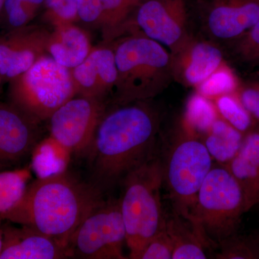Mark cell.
<instances>
[{
	"mask_svg": "<svg viewBox=\"0 0 259 259\" xmlns=\"http://www.w3.org/2000/svg\"><path fill=\"white\" fill-rule=\"evenodd\" d=\"M0 259L67 258L66 248L28 226H5Z\"/></svg>",
	"mask_w": 259,
	"mask_h": 259,
	"instance_id": "obj_16",
	"label": "cell"
},
{
	"mask_svg": "<svg viewBox=\"0 0 259 259\" xmlns=\"http://www.w3.org/2000/svg\"><path fill=\"white\" fill-rule=\"evenodd\" d=\"M125 227L120 199H104L75 230L66 252L68 258L125 259Z\"/></svg>",
	"mask_w": 259,
	"mask_h": 259,
	"instance_id": "obj_8",
	"label": "cell"
},
{
	"mask_svg": "<svg viewBox=\"0 0 259 259\" xmlns=\"http://www.w3.org/2000/svg\"><path fill=\"white\" fill-rule=\"evenodd\" d=\"M136 8L128 0H102V14L98 28L105 44L115 41L125 31L130 17Z\"/></svg>",
	"mask_w": 259,
	"mask_h": 259,
	"instance_id": "obj_21",
	"label": "cell"
},
{
	"mask_svg": "<svg viewBox=\"0 0 259 259\" xmlns=\"http://www.w3.org/2000/svg\"><path fill=\"white\" fill-rule=\"evenodd\" d=\"M128 1L131 3V4L134 5V7L137 8V7L139 6V5L141 4L144 0H128Z\"/></svg>",
	"mask_w": 259,
	"mask_h": 259,
	"instance_id": "obj_34",
	"label": "cell"
},
{
	"mask_svg": "<svg viewBox=\"0 0 259 259\" xmlns=\"http://www.w3.org/2000/svg\"><path fill=\"white\" fill-rule=\"evenodd\" d=\"M44 3L45 0H5L0 23L6 31L29 25Z\"/></svg>",
	"mask_w": 259,
	"mask_h": 259,
	"instance_id": "obj_24",
	"label": "cell"
},
{
	"mask_svg": "<svg viewBox=\"0 0 259 259\" xmlns=\"http://www.w3.org/2000/svg\"><path fill=\"white\" fill-rule=\"evenodd\" d=\"M120 205L126 231L129 258L136 259L143 248L166 225L162 207L163 177L157 152L127 174L121 182Z\"/></svg>",
	"mask_w": 259,
	"mask_h": 259,
	"instance_id": "obj_4",
	"label": "cell"
},
{
	"mask_svg": "<svg viewBox=\"0 0 259 259\" xmlns=\"http://www.w3.org/2000/svg\"><path fill=\"white\" fill-rule=\"evenodd\" d=\"M47 49L56 62L71 69L84 61L93 47L84 30L74 23H66L54 27Z\"/></svg>",
	"mask_w": 259,
	"mask_h": 259,
	"instance_id": "obj_18",
	"label": "cell"
},
{
	"mask_svg": "<svg viewBox=\"0 0 259 259\" xmlns=\"http://www.w3.org/2000/svg\"><path fill=\"white\" fill-rule=\"evenodd\" d=\"M2 220H3V219H2V218H1V217H0V223H2Z\"/></svg>",
	"mask_w": 259,
	"mask_h": 259,
	"instance_id": "obj_37",
	"label": "cell"
},
{
	"mask_svg": "<svg viewBox=\"0 0 259 259\" xmlns=\"http://www.w3.org/2000/svg\"><path fill=\"white\" fill-rule=\"evenodd\" d=\"M1 169H3V167L0 166V170H1Z\"/></svg>",
	"mask_w": 259,
	"mask_h": 259,
	"instance_id": "obj_38",
	"label": "cell"
},
{
	"mask_svg": "<svg viewBox=\"0 0 259 259\" xmlns=\"http://www.w3.org/2000/svg\"><path fill=\"white\" fill-rule=\"evenodd\" d=\"M3 80H2L1 76H0V95H1L2 85H3Z\"/></svg>",
	"mask_w": 259,
	"mask_h": 259,
	"instance_id": "obj_36",
	"label": "cell"
},
{
	"mask_svg": "<svg viewBox=\"0 0 259 259\" xmlns=\"http://www.w3.org/2000/svg\"><path fill=\"white\" fill-rule=\"evenodd\" d=\"M134 25L146 37L175 54L192 37L185 0H144L135 10Z\"/></svg>",
	"mask_w": 259,
	"mask_h": 259,
	"instance_id": "obj_10",
	"label": "cell"
},
{
	"mask_svg": "<svg viewBox=\"0 0 259 259\" xmlns=\"http://www.w3.org/2000/svg\"><path fill=\"white\" fill-rule=\"evenodd\" d=\"M161 113L150 100L107 107L88 148L91 181L105 194L157 152Z\"/></svg>",
	"mask_w": 259,
	"mask_h": 259,
	"instance_id": "obj_1",
	"label": "cell"
},
{
	"mask_svg": "<svg viewBox=\"0 0 259 259\" xmlns=\"http://www.w3.org/2000/svg\"><path fill=\"white\" fill-rule=\"evenodd\" d=\"M259 19V0H212L206 10L204 25L215 38L234 40Z\"/></svg>",
	"mask_w": 259,
	"mask_h": 259,
	"instance_id": "obj_14",
	"label": "cell"
},
{
	"mask_svg": "<svg viewBox=\"0 0 259 259\" xmlns=\"http://www.w3.org/2000/svg\"><path fill=\"white\" fill-rule=\"evenodd\" d=\"M217 259H258L259 241L252 237L230 236L218 243Z\"/></svg>",
	"mask_w": 259,
	"mask_h": 259,
	"instance_id": "obj_28",
	"label": "cell"
},
{
	"mask_svg": "<svg viewBox=\"0 0 259 259\" xmlns=\"http://www.w3.org/2000/svg\"><path fill=\"white\" fill-rule=\"evenodd\" d=\"M5 0H0V20H1L2 14H3V8H4Z\"/></svg>",
	"mask_w": 259,
	"mask_h": 259,
	"instance_id": "obj_35",
	"label": "cell"
},
{
	"mask_svg": "<svg viewBox=\"0 0 259 259\" xmlns=\"http://www.w3.org/2000/svg\"><path fill=\"white\" fill-rule=\"evenodd\" d=\"M166 229L173 243L172 259L207 258V250L214 248L198 226L174 211L166 218Z\"/></svg>",
	"mask_w": 259,
	"mask_h": 259,
	"instance_id": "obj_19",
	"label": "cell"
},
{
	"mask_svg": "<svg viewBox=\"0 0 259 259\" xmlns=\"http://www.w3.org/2000/svg\"><path fill=\"white\" fill-rule=\"evenodd\" d=\"M44 7L46 18L54 27L79 20V0H45Z\"/></svg>",
	"mask_w": 259,
	"mask_h": 259,
	"instance_id": "obj_29",
	"label": "cell"
},
{
	"mask_svg": "<svg viewBox=\"0 0 259 259\" xmlns=\"http://www.w3.org/2000/svg\"><path fill=\"white\" fill-rule=\"evenodd\" d=\"M244 136L221 117L214 121L201 140L213 160L226 165L239 151Z\"/></svg>",
	"mask_w": 259,
	"mask_h": 259,
	"instance_id": "obj_20",
	"label": "cell"
},
{
	"mask_svg": "<svg viewBox=\"0 0 259 259\" xmlns=\"http://www.w3.org/2000/svg\"><path fill=\"white\" fill-rule=\"evenodd\" d=\"M225 166L241 186L248 212L259 204V123L245 134L239 151Z\"/></svg>",
	"mask_w": 259,
	"mask_h": 259,
	"instance_id": "obj_17",
	"label": "cell"
},
{
	"mask_svg": "<svg viewBox=\"0 0 259 259\" xmlns=\"http://www.w3.org/2000/svg\"><path fill=\"white\" fill-rule=\"evenodd\" d=\"M163 146L161 160L163 185L174 212L190 220L197 194L211 168L213 158L202 140L182 122Z\"/></svg>",
	"mask_w": 259,
	"mask_h": 259,
	"instance_id": "obj_5",
	"label": "cell"
},
{
	"mask_svg": "<svg viewBox=\"0 0 259 259\" xmlns=\"http://www.w3.org/2000/svg\"><path fill=\"white\" fill-rule=\"evenodd\" d=\"M238 78L231 68L223 63L209 77L197 87V93L210 99L235 94L239 88Z\"/></svg>",
	"mask_w": 259,
	"mask_h": 259,
	"instance_id": "obj_26",
	"label": "cell"
},
{
	"mask_svg": "<svg viewBox=\"0 0 259 259\" xmlns=\"http://www.w3.org/2000/svg\"><path fill=\"white\" fill-rule=\"evenodd\" d=\"M76 96L108 102L117 82L115 53L110 44L93 48L83 62L71 69Z\"/></svg>",
	"mask_w": 259,
	"mask_h": 259,
	"instance_id": "obj_13",
	"label": "cell"
},
{
	"mask_svg": "<svg viewBox=\"0 0 259 259\" xmlns=\"http://www.w3.org/2000/svg\"><path fill=\"white\" fill-rule=\"evenodd\" d=\"M245 212L241 186L225 165H213L199 189L189 221L217 248L220 242L236 234Z\"/></svg>",
	"mask_w": 259,
	"mask_h": 259,
	"instance_id": "obj_6",
	"label": "cell"
},
{
	"mask_svg": "<svg viewBox=\"0 0 259 259\" xmlns=\"http://www.w3.org/2000/svg\"><path fill=\"white\" fill-rule=\"evenodd\" d=\"M232 41L231 54L237 62L248 68L259 66V19L248 31Z\"/></svg>",
	"mask_w": 259,
	"mask_h": 259,
	"instance_id": "obj_27",
	"label": "cell"
},
{
	"mask_svg": "<svg viewBox=\"0 0 259 259\" xmlns=\"http://www.w3.org/2000/svg\"><path fill=\"white\" fill-rule=\"evenodd\" d=\"M51 31L44 25H27L0 34V76L9 83L47 54Z\"/></svg>",
	"mask_w": 259,
	"mask_h": 259,
	"instance_id": "obj_11",
	"label": "cell"
},
{
	"mask_svg": "<svg viewBox=\"0 0 259 259\" xmlns=\"http://www.w3.org/2000/svg\"><path fill=\"white\" fill-rule=\"evenodd\" d=\"M108 102L75 96L49 117L50 140L69 153H86Z\"/></svg>",
	"mask_w": 259,
	"mask_h": 259,
	"instance_id": "obj_9",
	"label": "cell"
},
{
	"mask_svg": "<svg viewBox=\"0 0 259 259\" xmlns=\"http://www.w3.org/2000/svg\"><path fill=\"white\" fill-rule=\"evenodd\" d=\"M40 123L10 102H0V166L18 163L35 151L42 137Z\"/></svg>",
	"mask_w": 259,
	"mask_h": 259,
	"instance_id": "obj_12",
	"label": "cell"
},
{
	"mask_svg": "<svg viewBox=\"0 0 259 259\" xmlns=\"http://www.w3.org/2000/svg\"><path fill=\"white\" fill-rule=\"evenodd\" d=\"M173 243L167 233L166 225L146 243L136 259H172Z\"/></svg>",
	"mask_w": 259,
	"mask_h": 259,
	"instance_id": "obj_30",
	"label": "cell"
},
{
	"mask_svg": "<svg viewBox=\"0 0 259 259\" xmlns=\"http://www.w3.org/2000/svg\"><path fill=\"white\" fill-rule=\"evenodd\" d=\"M110 42L117 77L111 105L153 100L173 81V59L166 48L144 34Z\"/></svg>",
	"mask_w": 259,
	"mask_h": 259,
	"instance_id": "obj_3",
	"label": "cell"
},
{
	"mask_svg": "<svg viewBox=\"0 0 259 259\" xmlns=\"http://www.w3.org/2000/svg\"><path fill=\"white\" fill-rule=\"evenodd\" d=\"M237 97L256 123H259V85L256 81L240 86Z\"/></svg>",
	"mask_w": 259,
	"mask_h": 259,
	"instance_id": "obj_31",
	"label": "cell"
},
{
	"mask_svg": "<svg viewBox=\"0 0 259 259\" xmlns=\"http://www.w3.org/2000/svg\"><path fill=\"white\" fill-rule=\"evenodd\" d=\"M29 179L28 169L0 172V217L20 200L26 190Z\"/></svg>",
	"mask_w": 259,
	"mask_h": 259,
	"instance_id": "obj_23",
	"label": "cell"
},
{
	"mask_svg": "<svg viewBox=\"0 0 259 259\" xmlns=\"http://www.w3.org/2000/svg\"><path fill=\"white\" fill-rule=\"evenodd\" d=\"M8 83V102L40 122L76 96L71 69L49 54Z\"/></svg>",
	"mask_w": 259,
	"mask_h": 259,
	"instance_id": "obj_7",
	"label": "cell"
},
{
	"mask_svg": "<svg viewBox=\"0 0 259 259\" xmlns=\"http://www.w3.org/2000/svg\"><path fill=\"white\" fill-rule=\"evenodd\" d=\"M218 117L216 105L207 97L196 93L187 101L181 122L186 128L202 139Z\"/></svg>",
	"mask_w": 259,
	"mask_h": 259,
	"instance_id": "obj_22",
	"label": "cell"
},
{
	"mask_svg": "<svg viewBox=\"0 0 259 259\" xmlns=\"http://www.w3.org/2000/svg\"><path fill=\"white\" fill-rule=\"evenodd\" d=\"M104 200V194L67 172L42 177L27 186L16 205L2 219L33 228L66 248L81 221Z\"/></svg>",
	"mask_w": 259,
	"mask_h": 259,
	"instance_id": "obj_2",
	"label": "cell"
},
{
	"mask_svg": "<svg viewBox=\"0 0 259 259\" xmlns=\"http://www.w3.org/2000/svg\"><path fill=\"white\" fill-rule=\"evenodd\" d=\"M1 224L2 223H0V254H1L3 246V228Z\"/></svg>",
	"mask_w": 259,
	"mask_h": 259,
	"instance_id": "obj_33",
	"label": "cell"
},
{
	"mask_svg": "<svg viewBox=\"0 0 259 259\" xmlns=\"http://www.w3.org/2000/svg\"><path fill=\"white\" fill-rule=\"evenodd\" d=\"M215 105L221 117L243 134H246L256 125L241 105L236 93L217 97Z\"/></svg>",
	"mask_w": 259,
	"mask_h": 259,
	"instance_id": "obj_25",
	"label": "cell"
},
{
	"mask_svg": "<svg viewBox=\"0 0 259 259\" xmlns=\"http://www.w3.org/2000/svg\"><path fill=\"white\" fill-rule=\"evenodd\" d=\"M171 56L174 80L186 87L197 88L224 63L219 47L192 37Z\"/></svg>",
	"mask_w": 259,
	"mask_h": 259,
	"instance_id": "obj_15",
	"label": "cell"
},
{
	"mask_svg": "<svg viewBox=\"0 0 259 259\" xmlns=\"http://www.w3.org/2000/svg\"><path fill=\"white\" fill-rule=\"evenodd\" d=\"M102 14V0H79V20L98 28Z\"/></svg>",
	"mask_w": 259,
	"mask_h": 259,
	"instance_id": "obj_32",
	"label": "cell"
},
{
	"mask_svg": "<svg viewBox=\"0 0 259 259\" xmlns=\"http://www.w3.org/2000/svg\"><path fill=\"white\" fill-rule=\"evenodd\" d=\"M256 82L258 83L259 85V81H256Z\"/></svg>",
	"mask_w": 259,
	"mask_h": 259,
	"instance_id": "obj_39",
	"label": "cell"
}]
</instances>
